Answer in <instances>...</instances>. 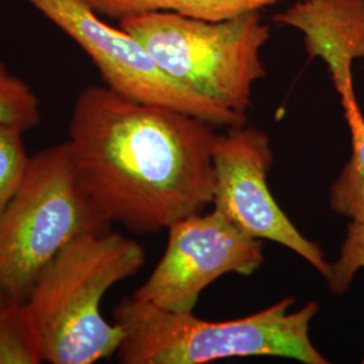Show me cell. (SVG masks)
<instances>
[{"mask_svg":"<svg viewBox=\"0 0 364 364\" xmlns=\"http://www.w3.org/2000/svg\"><path fill=\"white\" fill-rule=\"evenodd\" d=\"M216 136L198 117L90 85L75 100L66 144L97 213L151 234L212 204Z\"/></svg>","mask_w":364,"mask_h":364,"instance_id":"1","label":"cell"},{"mask_svg":"<svg viewBox=\"0 0 364 364\" xmlns=\"http://www.w3.org/2000/svg\"><path fill=\"white\" fill-rule=\"evenodd\" d=\"M291 297L230 321H205L149 302L122 299L114 323L123 333L117 355L123 364H204L248 356H275L304 364H328L309 336L316 301L296 312Z\"/></svg>","mask_w":364,"mask_h":364,"instance_id":"2","label":"cell"},{"mask_svg":"<svg viewBox=\"0 0 364 364\" xmlns=\"http://www.w3.org/2000/svg\"><path fill=\"white\" fill-rule=\"evenodd\" d=\"M144 260L138 242L109 230L78 237L53 259L26 301L46 363L92 364L117 353L123 333L103 317L102 299Z\"/></svg>","mask_w":364,"mask_h":364,"instance_id":"3","label":"cell"},{"mask_svg":"<svg viewBox=\"0 0 364 364\" xmlns=\"http://www.w3.org/2000/svg\"><path fill=\"white\" fill-rule=\"evenodd\" d=\"M109 228L80 188L66 142L31 156L25 181L0 213V306L26 302L68 245Z\"/></svg>","mask_w":364,"mask_h":364,"instance_id":"4","label":"cell"},{"mask_svg":"<svg viewBox=\"0 0 364 364\" xmlns=\"http://www.w3.org/2000/svg\"><path fill=\"white\" fill-rule=\"evenodd\" d=\"M119 26L171 77L237 114L246 115L254 84L266 76L260 52L270 31L260 11L221 21L144 14Z\"/></svg>","mask_w":364,"mask_h":364,"instance_id":"5","label":"cell"},{"mask_svg":"<svg viewBox=\"0 0 364 364\" xmlns=\"http://www.w3.org/2000/svg\"><path fill=\"white\" fill-rule=\"evenodd\" d=\"M82 49L105 87L144 105L198 117L213 127L246 124L247 117L191 90L158 65L144 45L122 27L111 26L81 0H25Z\"/></svg>","mask_w":364,"mask_h":364,"instance_id":"6","label":"cell"},{"mask_svg":"<svg viewBox=\"0 0 364 364\" xmlns=\"http://www.w3.org/2000/svg\"><path fill=\"white\" fill-rule=\"evenodd\" d=\"M273 161L272 144L263 131L243 124L218 134L213 146V209L248 236L291 250L328 279L331 263L326 252L299 232L269 189L267 174Z\"/></svg>","mask_w":364,"mask_h":364,"instance_id":"7","label":"cell"},{"mask_svg":"<svg viewBox=\"0 0 364 364\" xmlns=\"http://www.w3.org/2000/svg\"><path fill=\"white\" fill-rule=\"evenodd\" d=\"M168 231L162 258L132 299L171 312H193L201 291L218 278L251 275L264 260L262 240L242 232L216 209L176 221Z\"/></svg>","mask_w":364,"mask_h":364,"instance_id":"8","label":"cell"},{"mask_svg":"<svg viewBox=\"0 0 364 364\" xmlns=\"http://www.w3.org/2000/svg\"><path fill=\"white\" fill-rule=\"evenodd\" d=\"M274 22L304 36L306 52L326 63L341 100L356 96L352 64L364 58V0H297Z\"/></svg>","mask_w":364,"mask_h":364,"instance_id":"9","label":"cell"},{"mask_svg":"<svg viewBox=\"0 0 364 364\" xmlns=\"http://www.w3.org/2000/svg\"><path fill=\"white\" fill-rule=\"evenodd\" d=\"M102 18L117 22L151 13H176L205 21L260 11L281 0H81Z\"/></svg>","mask_w":364,"mask_h":364,"instance_id":"10","label":"cell"},{"mask_svg":"<svg viewBox=\"0 0 364 364\" xmlns=\"http://www.w3.org/2000/svg\"><path fill=\"white\" fill-rule=\"evenodd\" d=\"M351 132L352 154L333 182L331 208L350 220H364V117L356 96L341 100Z\"/></svg>","mask_w":364,"mask_h":364,"instance_id":"11","label":"cell"},{"mask_svg":"<svg viewBox=\"0 0 364 364\" xmlns=\"http://www.w3.org/2000/svg\"><path fill=\"white\" fill-rule=\"evenodd\" d=\"M45 363L38 332L26 302L0 306V364Z\"/></svg>","mask_w":364,"mask_h":364,"instance_id":"12","label":"cell"},{"mask_svg":"<svg viewBox=\"0 0 364 364\" xmlns=\"http://www.w3.org/2000/svg\"><path fill=\"white\" fill-rule=\"evenodd\" d=\"M41 103L36 92L0 60V126L31 130L41 123Z\"/></svg>","mask_w":364,"mask_h":364,"instance_id":"13","label":"cell"},{"mask_svg":"<svg viewBox=\"0 0 364 364\" xmlns=\"http://www.w3.org/2000/svg\"><path fill=\"white\" fill-rule=\"evenodd\" d=\"M23 134L19 127L0 126V213L26 178L31 156L27 154Z\"/></svg>","mask_w":364,"mask_h":364,"instance_id":"14","label":"cell"},{"mask_svg":"<svg viewBox=\"0 0 364 364\" xmlns=\"http://www.w3.org/2000/svg\"><path fill=\"white\" fill-rule=\"evenodd\" d=\"M360 269H364V220H352L348 224L340 257L331 263V274L326 279L329 291L335 296L344 294ZM362 363L364 364V356Z\"/></svg>","mask_w":364,"mask_h":364,"instance_id":"15","label":"cell"}]
</instances>
